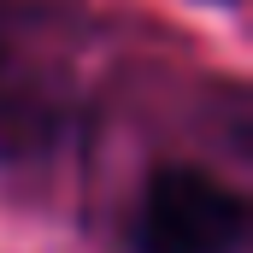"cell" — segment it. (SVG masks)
Segmentation results:
<instances>
[{
	"label": "cell",
	"instance_id": "cell-1",
	"mask_svg": "<svg viewBox=\"0 0 253 253\" xmlns=\"http://www.w3.org/2000/svg\"><path fill=\"white\" fill-rule=\"evenodd\" d=\"M248 242V206L236 189L212 183L194 165H165L141 194L135 248L141 253H242Z\"/></svg>",
	"mask_w": 253,
	"mask_h": 253
},
{
	"label": "cell",
	"instance_id": "cell-2",
	"mask_svg": "<svg viewBox=\"0 0 253 253\" xmlns=\"http://www.w3.org/2000/svg\"><path fill=\"white\" fill-rule=\"evenodd\" d=\"M53 124H59V94H53L47 71L12 30H0V153L42 147Z\"/></svg>",
	"mask_w": 253,
	"mask_h": 253
}]
</instances>
